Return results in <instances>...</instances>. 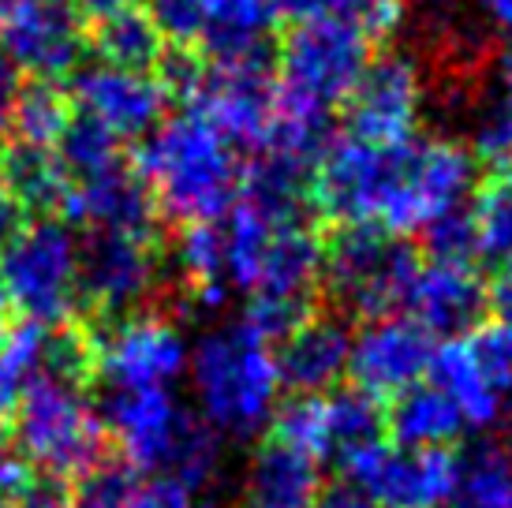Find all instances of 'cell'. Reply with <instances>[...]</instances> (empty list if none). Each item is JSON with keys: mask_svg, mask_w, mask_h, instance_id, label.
<instances>
[{"mask_svg": "<svg viewBox=\"0 0 512 508\" xmlns=\"http://www.w3.org/2000/svg\"><path fill=\"white\" fill-rule=\"evenodd\" d=\"M135 161L154 206L172 221H184V228L217 225L243 184L232 142L199 113L172 116L150 131Z\"/></svg>", "mask_w": 512, "mask_h": 508, "instance_id": "cell-1", "label": "cell"}, {"mask_svg": "<svg viewBox=\"0 0 512 508\" xmlns=\"http://www.w3.org/2000/svg\"><path fill=\"white\" fill-rule=\"evenodd\" d=\"M191 393L199 419L217 438L247 441L262 434L277 415L281 370L270 340H262L243 322L210 329L191 348Z\"/></svg>", "mask_w": 512, "mask_h": 508, "instance_id": "cell-2", "label": "cell"}, {"mask_svg": "<svg viewBox=\"0 0 512 508\" xmlns=\"http://www.w3.org/2000/svg\"><path fill=\"white\" fill-rule=\"evenodd\" d=\"M105 434L120 445L131 471L180 482L199 494L221 479L225 445L210 426L169 393H113L101 408Z\"/></svg>", "mask_w": 512, "mask_h": 508, "instance_id": "cell-3", "label": "cell"}, {"mask_svg": "<svg viewBox=\"0 0 512 508\" xmlns=\"http://www.w3.org/2000/svg\"><path fill=\"white\" fill-rule=\"evenodd\" d=\"M15 449L38 479H83L105 456V423L86 396V381L42 370L15 404Z\"/></svg>", "mask_w": 512, "mask_h": 508, "instance_id": "cell-4", "label": "cell"}, {"mask_svg": "<svg viewBox=\"0 0 512 508\" xmlns=\"http://www.w3.org/2000/svg\"><path fill=\"white\" fill-rule=\"evenodd\" d=\"M0 292L19 307L23 322L68 325L79 303V243L72 232L53 217L19 228L0 251Z\"/></svg>", "mask_w": 512, "mask_h": 508, "instance_id": "cell-5", "label": "cell"}, {"mask_svg": "<svg viewBox=\"0 0 512 508\" xmlns=\"http://www.w3.org/2000/svg\"><path fill=\"white\" fill-rule=\"evenodd\" d=\"M408 146H374L352 135L333 139L311 169L307 191L314 210L341 228H382Z\"/></svg>", "mask_w": 512, "mask_h": 508, "instance_id": "cell-6", "label": "cell"}, {"mask_svg": "<svg viewBox=\"0 0 512 508\" xmlns=\"http://www.w3.org/2000/svg\"><path fill=\"white\" fill-rule=\"evenodd\" d=\"M419 258L382 228H341L322 251V281L333 299L363 318H385L404 307Z\"/></svg>", "mask_w": 512, "mask_h": 508, "instance_id": "cell-7", "label": "cell"}, {"mask_svg": "<svg viewBox=\"0 0 512 508\" xmlns=\"http://www.w3.org/2000/svg\"><path fill=\"white\" fill-rule=\"evenodd\" d=\"M430 385L453 400L468 430H486L512 400V325L479 322L434 348Z\"/></svg>", "mask_w": 512, "mask_h": 508, "instance_id": "cell-8", "label": "cell"}, {"mask_svg": "<svg viewBox=\"0 0 512 508\" xmlns=\"http://www.w3.org/2000/svg\"><path fill=\"white\" fill-rule=\"evenodd\" d=\"M370 38L348 19L296 23L281 45V90L322 109L348 105L370 68Z\"/></svg>", "mask_w": 512, "mask_h": 508, "instance_id": "cell-9", "label": "cell"}, {"mask_svg": "<svg viewBox=\"0 0 512 508\" xmlns=\"http://www.w3.org/2000/svg\"><path fill=\"white\" fill-rule=\"evenodd\" d=\"M475 191V154L456 139H415L404 154L397 195L382 232L389 236H423L434 221L464 210Z\"/></svg>", "mask_w": 512, "mask_h": 508, "instance_id": "cell-10", "label": "cell"}, {"mask_svg": "<svg viewBox=\"0 0 512 508\" xmlns=\"http://www.w3.org/2000/svg\"><path fill=\"white\" fill-rule=\"evenodd\" d=\"M191 363V344L169 314H131L105 337H94V374L113 393H150L180 381Z\"/></svg>", "mask_w": 512, "mask_h": 508, "instance_id": "cell-11", "label": "cell"}, {"mask_svg": "<svg viewBox=\"0 0 512 508\" xmlns=\"http://www.w3.org/2000/svg\"><path fill=\"white\" fill-rule=\"evenodd\" d=\"M348 486L382 508H445L453 501L460 456L453 449H400L378 441L344 464Z\"/></svg>", "mask_w": 512, "mask_h": 508, "instance_id": "cell-12", "label": "cell"}, {"mask_svg": "<svg viewBox=\"0 0 512 508\" xmlns=\"http://www.w3.org/2000/svg\"><path fill=\"white\" fill-rule=\"evenodd\" d=\"M277 94H281V83L273 75L270 60L258 57L202 68L187 101L195 105L191 113L206 116L228 142L262 150L277 113Z\"/></svg>", "mask_w": 512, "mask_h": 508, "instance_id": "cell-13", "label": "cell"}, {"mask_svg": "<svg viewBox=\"0 0 512 508\" xmlns=\"http://www.w3.org/2000/svg\"><path fill=\"white\" fill-rule=\"evenodd\" d=\"M434 363V337L408 314L370 318L359 333H352L348 378L356 393L370 400H397L408 389L423 385Z\"/></svg>", "mask_w": 512, "mask_h": 508, "instance_id": "cell-14", "label": "cell"}, {"mask_svg": "<svg viewBox=\"0 0 512 508\" xmlns=\"http://www.w3.org/2000/svg\"><path fill=\"white\" fill-rule=\"evenodd\" d=\"M157 277L161 258L150 232H90L79 243V296L109 318L135 311Z\"/></svg>", "mask_w": 512, "mask_h": 508, "instance_id": "cell-15", "label": "cell"}, {"mask_svg": "<svg viewBox=\"0 0 512 508\" xmlns=\"http://www.w3.org/2000/svg\"><path fill=\"white\" fill-rule=\"evenodd\" d=\"M427 105L423 71L408 57L370 60L363 83L348 98V131L352 139L374 146H408L415 142Z\"/></svg>", "mask_w": 512, "mask_h": 508, "instance_id": "cell-16", "label": "cell"}, {"mask_svg": "<svg viewBox=\"0 0 512 508\" xmlns=\"http://www.w3.org/2000/svg\"><path fill=\"white\" fill-rule=\"evenodd\" d=\"M0 45L8 64L38 75V83H57L72 75L86 45V30L64 4L19 0L12 12L0 15Z\"/></svg>", "mask_w": 512, "mask_h": 508, "instance_id": "cell-17", "label": "cell"}, {"mask_svg": "<svg viewBox=\"0 0 512 508\" xmlns=\"http://www.w3.org/2000/svg\"><path fill=\"white\" fill-rule=\"evenodd\" d=\"M72 94L86 120L113 131L116 139H135V135L157 131L165 105H169V90L161 79L146 71L105 68V64L79 71Z\"/></svg>", "mask_w": 512, "mask_h": 508, "instance_id": "cell-18", "label": "cell"}, {"mask_svg": "<svg viewBox=\"0 0 512 508\" xmlns=\"http://www.w3.org/2000/svg\"><path fill=\"white\" fill-rule=\"evenodd\" d=\"M486 303H490V296H486L479 269L471 262H441V258L419 262L408 299H404L408 318L415 325H423L430 337L441 333L449 340L475 329Z\"/></svg>", "mask_w": 512, "mask_h": 508, "instance_id": "cell-19", "label": "cell"}, {"mask_svg": "<svg viewBox=\"0 0 512 508\" xmlns=\"http://www.w3.org/2000/svg\"><path fill=\"white\" fill-rule=\"evenodd\" d=\"M352 333L333 314H311L299 322L277 352L281 385L296 389V396H329L348 374Z\"/></svg>", "mask_w": 512, "mask_h": 508, "instance_id": "cell-20", "label": "cell"}, {"mask_svg": "<svg viewBox=\"0 0 512 508\" xmlns=\"http://www.w3.org/2000/svg\"><path fill=\"white\" fill-rule=\"evenodd\" d=\"M154 210L150 187L124 165L79 180L64 198V213L79 225H90V232H150Z\"/></svg>", "mask_w": 512, "mask_h": 508, "instance_id": "cell-21", "label": "cell"}, {"mask_svg": "<svg viewBox=\"0 0 512 508\" xmlns=\"http://www.w3.org/2000/svg\"><path fill=\"white\" fill-rule=\"evenodd\" d=\"M277 19V0H210L199 38L214 64L258 60L266 57Z\"/></svg>", "mask_w": 512, "mask_h": 508, "instance_id": "cell-22", "label": "cell"}, {"mask_svg": "<svg viewBox=\"0 0 512 508\" xmlns=\"http://www.w3.org/2000/svg\"><path fill=\"white\" fill-rule=\"evenodd\" d=\"M385 426L393 430V445L400 449H449L468 430L453 400L434 385H415L397 396L385 415Z\"/></svg>", "mask_w": 512, "mask_h": 508, "instance_id": "cell-23", "label": "cell"}, {"mask_svg": "<svg viewBox=\"0 0 512 508\" xmlns=\"http://www.w3.org/2000/svg\"><path fill=\"white\" fill-rule=\"evenodd\" d=\"M86 49H94V57L105 68L150 71L165 57V38L143 8H124V12L101 15L86 27Z\"/></svg>", "mask_w": 512, "mask_h": 508, "instance_id": "cell-24", "label": "cell"}, {"mask_svg": "<svg viewBox=\"0 0 512 508\" xmlns=\"http://www.w3.org/2000/svg\"><path fill=\"white\" fill-rule=\"evenodd\" d=\"M0 187L19 206V213H49L64 210V198H68L72 184H68V172H64V165H60V157L53 150L12 142L0 154Z\"/></svg>", "mask_w": 512, "mask_h": 508, "instance_id": "cell-25", "label": "cell"}, {"mask_svg": "<svg viewBox=\"0 0 512 508\" xmlns=\"http://www.w3.org/2000/svg\"><path fill=\"white\" fill-rule=\"evenodd\" d=\"M318 494V464L299 456L281 441H266L247 467V497L273 501V505L314 508Z\"/></svg>", "mask_w": 512, "mask_h": 508, "instance_id": "cell-26", "label": "cell"}, {"mask_svg": "<svg viewBox=\"0 0 512 508\" xmlns=\"http://www.w3.org/2000/svg\"><path fill=\"white\" fill-rule=\"evenodd\" d=\"M176 273L184 284V299L199 307H221L228 292L225 277V236L217 225H187L176 240Z\"/></svg>", "mask_w": 512, "mask_h": 508, "instance_id": "cell-27", "label": "cell"}, {"mask_svg": "<svg viewBox=\"0 0 512 508\" xmlns=\"http://www.w3.org/2000/svg\"><path fill=\"white\" fill-rule=\"evenodd\" d=\"M326 419H329V460L348 464L356 452L370 449L382 441L385 415L378 411V400L356 393V389H341V393L326 396Z\"/></svg>", "mask_w": 512, "mask_h": 508, "instance_id": "cell-28", "label": "cell"}, {"mask_svg": "<svg viewBox=\"0 0 512 508\" xmlns=\"http://www.w3.org/2000/svg\"><path fill=\"white\" fill-rule=\"evenodd\" d=\"M471 228H475V254L486 262H512V169H498L475 191L471 202Z\"/></svg>", "mask_w": 512, "mask_h": 508, "instance_id": "cell-29", "label": "cell"}, {"mask_svg": "<svg viewBox=\"0 0 512 508\" xmlns=\"http://www.w3.org/2000/svg\"><path fill=\"white\" fill-rule=\"evenodd\" d=\"M68 124H72V109H68V98L60 94V86L30 83L19 90L12 109V142L53 150L64 139Z\"/></svg>", "mask_w": 512, "mask_h": 508, "instance_id": "cell-30", "label": "cell"}, {"mask_svg": "<svg viewBox=\"0 0 512 508\" xmlns=\"http://www.w3.org/2000/svg\"><path fill=\"white\" fill-rule=\"evenodd\" d=\"M449 508H512V467L505 452L479 445L460 456V475Z\"/></svg>", "mask_w": 512, "mask_h": 508, "instance_id": "cell-31", "label": "cell"}, {"mask_svg": "<svg viewBox=\"0 0 512 508\" xmlns=\"http://www.w3.org/2000/svg\"><path fill=\"white\" fill-rule=\"evenodd\" d=\"M45 352H49V329L34 322H19L8 329L0 344V419L15 411L27 381L42 374Z\"/></svg>", "mask_w": 512, "mask_h": 508, "instance_id": "cell-32", "label": "cell"}, {"mask_svg": "<svg viewBox=\"0 0 512 508\" xmlns=\"http://www.w3.org/2000/svg\"><path fill=\"white\" fill-rule=\"evenodd\" d=\"M57 157L68 172V184H79V180H90V176H101V172L124 165L113 131H105L86 116H75L68 124L64 139L57 142Z\"/></svg>", "mask_w": 512, "mask_h": 508, "instance_id": "cell-33", "label": "cell"}, {"mask_svg": "<svg viewBox=\"0 0 512 508\" xmlns=\"http://www.w3.org/2000/svg\"><path fill=\"white\" fill-rule=\"evenodd\" d=\"M273 441H281L314 464L329 460V419L326 396H296L273 415Z\"/></svg>", "mask_w": 512, "mask_h": 508, "instance_id": "cell-34", "label": "cell"}, {"mask_svg": "<svg viewBox=\"0 0 512 508\" xmlns=\"http://www.w3.org/2000/svg\"><path fill=\"white\" fill-rule=\"evenodd\" d=\"M475 154L498 169H512V53L501 60L483 120L475 127Z\"/></svg>", "mask_w": 512, "mask_h": 508, "instance_id": "cell-35", "label": "cell"}, {"mask_svg": "<svg viewBox=\"0 0 512 508\" xmlns=\"http://www.w3.org/2000/svg\"><path fill=\"white\" fill-rule=\"evenodd\" d=\"M131 467L128 464H113V460H101L94 471H86L79 479V508H116L124 497L131 494Z\"/></svg>", "mask_w": 512, "mask_h": 508, "instance_id": "cell-36", "label": "cell"}, {"mask_svg": "<svg viewBox=\"0 0 512 508\" xmlns=\"http://www.w3.org/2000/svg\"><path fill=\"white\" fill-rule=\"evenodd\" d=\"M423 243H427L430 258H441V262H471L475 254V228H471V213L456 210L449 217H441L423 232Z\"/></svg>", "mask_w": 512, "mask_h": 508, "instance_id": "cell-37", "label": "cell"}, {"mask_svg": "<svg viewBox=\"0 0 512 508\" xmlns=\"http://www.w3.org/2000/svg\"><path fill=\"white\" fill-rule=\"evenodd\" d=\"M210 0H150V19L161 30V38H172L176 45L199 38Z\"/></svg>", "mask_w": 512, "mask_h": 508, "instance_id": "cell-38", "label": "cell"}, {"mask_svg": "<svg viewBox=\"0 0 512 508\" xmlns=\"http://www.w3.org/2000/svg\"><path fill=\"white\" fill-rule=\"evenodd\" d=\"M116 508H199V505H195V494L184 490L180 482L150 479V482H135L131 494Z\"/></svg>", "mask_w": 512, "mask_h": 508, "instance_id": "cell-39", "label": "cell"}, {"mask_svg": "<svg viewBox=\"0 0 512 508\" xmlns=\"http://www.w3.org/2000/svg\"><path fill=\"white\" fill-rule=\"evenodd\" d=\"M281 19L296 23H314V19H348V0H277Z\"/></svg>", "mask_w": 512, "mask_h": 508, "instance_id": "cell-40", "label": "cell"}, {"mask_svg": "<svg viewBox=\"0 0 512 508\" xmlns=\"http://www.w3.org/2000/svg\"><path fill=\"white\" fill-rule=\"evenodd\" d=\"M27 486H30V471L23 467V460H19V456L0 441V497L8 494V490L23 494Z\"/></svg>", "mask_w": 512, "mask_h": 508, "instance_id": "cell-41", "label": "cell"}, {"mask_svg": "<svg viewBox=\"0 0 512 508\" xmlns=\"http://www.w3.org/2000/svg\"><path fill=\"white\" fill-rule=\"evenodd\" d=\"M486 296H490L494 311H498V322L512 325V262L498 266V277H494V284L486 288Z\"/></svg>", "mask_w": 512, "mask_h": 508, "instance_id": "cell-42", "label": "cell"}, {"mask_svg": "<svg viewBox=\"0 0 512 508\" xmlns=\"http://www.w3.org/2000/svg\"><path fill=\"white\" fill-rule=\"evenodd\" d=\"M15 98H19V79H15V68L8 64V57H0V135L12 127Z\"/></svg>", "mask_w": 512, "mask_h": 508, "instance_id": "cell-43", "label": "cell"}, {"mask_svg": "<svg viewBox=\"0 0 512 508\" xmlns=\"http://www.w3.org/2000/svg\"><path fill=\"white\" fill-rule=\"evenodd\" d=\"M314 508H382V505H374L367 494H359L356 486H333V490H326V494L314 501Z\"/></svg>", "mask_w": 512, "mask_h": 508, "instance_id": "cell-44", "label": "cell"}, {"mask_svg": "<svg viewBox=\"0 0 512 508\" xmlns=\"http://www.w3.org/2000/svg\"><path fill=\"white\" fill-rule=\"evenodd\" d=\"M23 497H27V508H79V505H72V501H64V497L57 494V486L45 479H30Z\"/></svg>", "mask_w": 512, "mask_h": 508, "instance_id": "cell-45", "label": "cell"}, {"mask_svg": "<svg viewBox=\"0 0 512 508\" xmlns=\"http://www.w3.org/2000/svg\"><path fill=\"white\" fill-rule=\"evenodd\" d=\"M479 12H483L486 27L512 38V0H475Z\"/></svg>", "mask_w": 512, "mask_h": 508, "instance_id": "cell-46", "label": "cell"}, {"mask_svg": "<svg viewBox=\"0 0 512 508\" xmlns=\"http://www.w3.org/2000/svg\"><path fill=\"white\" fill-rule=\"evenodd\" d=\"M79 8H83L90 19H101V15H113V12L131 8V0H79Z\"/></svg>", "mask_w": 512, "mask_h": 508, "instance_id": "cell-47", "label": "cell"}, {"mask_svg": "<svg viewBox=\"0 0 512 508\" xmlns=\"http://www.w3.org/2000/svg\"><path fill=\"white\" fill-rule=\"evenodd\" d=\"M236 508H296V505H273V501H258V497H243Z\"/></svg>", "mask_w": 512, "mask_h": 508, "instance_id": "cell-48", "label": "cell"}, {"mask_svg": "<svg viewBox=\"0 0 512 508\" xmlns=\"http://www.w3.org/2000/svg\"><path fill=\"white\" fill-rule=\"evenodd\" d=\"M505 460L512 467V411H509V430H505Z\"/></svg>", "mask_w": 512, "mask_h": 508, "instance_id": "cell-49", "label": "cell"}, {"mask_svg": "<svg viewBox=\"0 0 512 508\" xmlns=\"http://www.w3.org/2000/svg\"><path fill=\"white\" fill-rule=\"evenodd\" d=\"M4 303H8V299H4V292H0V344H4V337H8V329H4Z\"/></svg>", "mask_w": 512, "mask_h": 508, "instance_id": "cell-50", "label": "cell"}, {"mask_svg": "<svg viewBox=\"0 0 512 508\" xmlns=\"http://www.w3.org/2000/svg\"><path fill=\"white\" fill-rule=\"evenodd\" d=\"M0 508H15V505L8 501V497H0Z\"/></svg>", "mask_w": 512, "mask_h": 508, "instance_id": "cell-51", "label": "cell"}, {"mask_svg": "<svg viewBox=\"0 0 512 508\" xmlns=\"http://www.w3.org/2000/svg\"><path fill=\"white\" fill-rule=\"evenodd\" d=\"M42 4H60V0H42Z\"/></svg>", "mask_w": 512, "mask_h": 508, "instance_id": "cell-52", "label": "cell"}]
</instances>
